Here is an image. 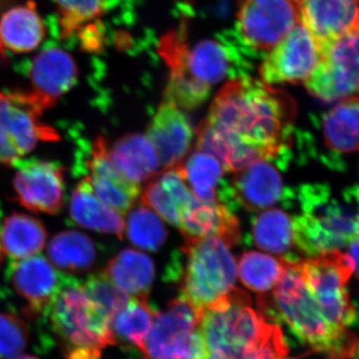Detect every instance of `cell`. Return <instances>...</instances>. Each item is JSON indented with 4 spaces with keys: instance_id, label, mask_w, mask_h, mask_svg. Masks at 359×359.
Segmentation results:
<instances>
[{
    "instance_id": "obj_1",
    "label": "cell",
    "mask_w": 359,
    "mask_h": 359,
    "mask_svg": "<svg viewBox=\"0 0 359 359\" xmlns=\"http://www.w3.org/2000/svg\"><path fill=\"white\" fill-rule=\"evenodd\" d=\"M295 113L282 90L254 78L231 80L196 130V149L233 173L257 160L280 159L292 145Z\"/></svg>"
},
{
    "instance_id": "obj_2",
    "label": "cell",
    "mask_w": 359,
    "mask_h": 359,
    "mask_svg": "<svg viewBox=\"0 0 359 359\" xmlns=\"http://www.w3.org/2000/svg\"><path fill=\"white\" fill-rule=\"evenodd\" d=\"M285 273L273 295L257 297V308L273 323H283L304 346L327 359H347L356 337L348 332L358 321V311L346 295L309 287L299 259H285Z\"/></svg>"
},
{
    "instance_id": "obj_3",
    "label": "cell",
    "mask_w": 359,
    "mask_h": 359,
    "mask_svg": "<svg viewBox=\"0 0 359 359\" xmlns=\"http://www.w3.org/2000/svg\"><path fill=\"white\" fill-rule=\"evenodd\" d=\"M199 323L207 359H280L289 353L280 325L237 287L205 309Z\"/></svg>"
},
{
    "instance_id": "obj_4",
    "label": "cell",
    "mask_w": 359,
    "mask_h": 359,
    "mask_svg": "<svg viewBox=\"0 0 359 359\" xmlns=\"http://www.w3.org/2000/svg\"><path fill=\"white\" fill-rule=\"evenodd\" d=\"M48 316L66 359H100L106 347L116 344L109 314L70 276Z\"/></svg>"
},
{
    "instance_id": "obj_5",
    "label": "cell",
    "mask_w": 359,
    "mask_h": 359,
    "mask_svg": "<svg viewBox=\"0 0 359 359\" xmlns=\"http://www.w3.org/2000/svg\"><path fill=\"white\" fill-rule=\"evenodd\" d=\"M302 214L294 219V245L306 256L339 250L359 235V211L340 204L327 185L302 187Z\"/></svg>"
},
{
    "instance_id": "obj_6",
    "label": "cell",
    "mask_w": 359,
    "mask_h": 359,
    "mask_svg": "<svg viewBox=\"0 0 359 359\" xmlns=\"http://www.w3.org/2000/svg\"><path fill=\"white\" fill-rule=\"evenodd\" d=\"M186 264L180 297L201 316L205 309L235 289L237 262L230 247L219 238L184 241Z\"/></svg>"
},
{
    "instance_id": "obj_7",
    "label": "cell",
    "mask_w": 359,
    "mask_h": 359,
    "mask_svg": "<svg viewBox=\"0 0 359 359\" xmlns=\"http://www.w3.org/2000/svg\"><path fill=\"white\" fill-rule=\"evenodd\" d=\"M47 110L32 91L0 92V163L13 165L42 142H56V130L44 124Z\"/></svg>"
},
{
    "instance_id": "obj_8",
    "label": "cell",
    "mask_w": 359,
    "mask_h": 359,
    "mask_svg": "<svg viewBox=\"0 0 359 359\" xmlns=\"http://www.w3.org/2000/svg\"><path fill=\"white\" fill-rule=\"evenodd\" d=\"M200 316L182 297L163 311H156L143 359H207V348L200 330Z\"/></svg>"
},
{
    "instance_id": "obj_9",
    "label": "cell",
    "mask_w": 359,
    "mask_h": 359,
    "mask_svg": "<svg viewBox=\"0 0 359 359\" xmlns=\"http://www.w3.org/2000/svg\"><path fill=\"white\" fill-rule=\"evenodd\" d=\"M304 85L311 95L323 102L359 96V30L321 52L320 62Z\"/></svg>"
},
{
    "instance_id": "obj_10",
    "label": "cell",
    "mask_w": 359,
    "mask_h": 359,
    "mask_svg": "<svg viewBox=\"0 0 359 359\" xmlns=\"http://www.w3.org/2000/svg\"><path fill=\"white\" fill-rule=\"evenodd\" d=\"M237 20L245 43L254 50L266 52L301 23L294 0H244Z\"/></svg>"
},
{
    "instance_id": "obj_11",
    "label": "cell",
    "mask_w": 359,
    "mask_h": 359,
    "mask_svg": "<svg viewBox=\"0 0 359 359\" xmlns=\"http://www.w3.org/2000/svg\"><path fill=\"white\" fill-rule=\"evenodd\" d=\"M320 56L316 40L299 23L268 52L259 66V76L262 81L271 86L306 83L320 62Z\"/></svg>"
},
{
    "instance_id": "obj_12",
    "label": "cell",
    "mask_w": 359,
    "mask_h": 359,
    "mask_svg": "<svg viewBox=\"0 0 359 359\" xmlns=\"http://www.w3.org/2000/svg\"><path fill=\"white\" fill-rule=\"evenodd\" d=\"M13 180L15 199L32 212L55 215L65 205V168L51 161L18 160Z\"/></svg>"
},
{
    "instance_id": "obj_13",
    "label": "cell",
    "mask_w": 359,
    "mask_h": 359,
    "mask_svg": "<svg viewBox=\"0 0 359 359\" xmlns=\"http://www.w3.org/2000/svg\"><path fill=\"white\" fill-rule=\"evenodd\" d=\"M8 271L14 290L25 299L23 313L29 320L48 314L68 278L40 255L11 262Z\"/></svg>"
},
{
    "instance_id": "obj_14",
    "label": "cell",
    "mask_w": 359,
    "mask_h": 359,
    "mask_svg": "<svg viewBox=\"0 0 359 359\" xmlns=\"http://www.w3.org/2000/svg\"><path fill=\"white\" fill-rule=\"evenodd\" d=\"M299 22L321 52L340 37L359 30V0H294Z\"/></svg>"
},
{
    "instance_id": "obj_15",
    "label": "cell",
    "mask_w": 359,
    "mask_h": 359,
    "mask_svg": "<svg viewBox=\"0 0 359 359\" xmlns=\"http://www.w3.org/2000/svg\"><path fill=\"white\" fill-rule=\"evenodd\" d=\"M195 135L192 123L183 110L173 103L163 101L146 136L155 148L164 171L176 167L185 159Z\"/></svg>"
},
{
    "instance_id": "obj_16",
    "label": "cell",
    "mask_w": 359,
    "mask_h": 359,
    "mask_svg": "<svg viewBox=\"0 0 359 359\" xmlns=\"http://www.w3.org/2000/svg\"><path fill=\"white\" fill-rule=\"evenodd\" d=\"M88 172L99 199L122 215L131 210L140 195V186L120 173L111 159L109 147L103 137H98L92 145Z\"/></svg>"
},
{
    "instance_id": "obj_17",
    "label": "cell",
    "mask_w": 359,
    "mask_h": 359,
    "mask_svg": "<svg viewBox=\"0 0 359 359\" xmlns=\"http://www.w3.org/2000/svg\"><path fill=\"white\" fill-rule=\"evenodd\" d=\"M29 77L33 93L49 109L76 84L78 68L69 53L48 47L33 59Z\"/></svg>"
},
{
    "instance_id": "obj_18",
    "label": "cell",
    "mask_w": 359,
    "mask_h": 359,
    "mask_svg": "<svg viewBox=\"0 0 359 359\" xmlns=\"http://www.w3.org/2000/svg\"><path fill=\"white\" fill-rule=\"evenodd\" d=\"M269 162L257 160L233 173L231 195L248 211L268 209L283 197L282 176Z\"/></svg>"
},
{
    "instance_id": "obj_19",
    "label": "cell",
    "mask_w": 359,
    "mask_h": 359,
    "mask_svg": "<svg viewBox=\"0 0 359 359\" xmlns=\"http://www.w3.org/2000/svg\"><path fill=\"white\" fill-rule=\"evenodd\" d=\"M179 230L184 240L215 237L229 247L240 240V223L231 210L219 202L194 199L180 215Z\"/></svg>"
},
{
    "instance_id": "obj_20",
    "label": "cell",
    "mask_w": 359,
    "mask_h": 359,
    "mask_svg": "<svg viewBox=\"0 0 359 359\" xmlns=\"http://www.w3.org/2000/svg\"><path fill=\"white\" fill-rule=\"evenodd\" d=\"M70 216L81 228L110 233L120 240L124 238L123 215L97 197L88 176L79 182L71 195Z\"/></svg>"
},
{
    "instance_id": "obj_21",
    "label": "cell",
    "mask_w": 359,
    "mask_h": 359,
    "mask_svg": "<svg viewBox=\"0 0 359 359\" xmlns=\"http://www.w3.org/2000/svg\"><path fill=\"white\" fill-rule=\"evenodd\" d=\"M195 199L188 184L175 168L164 170L149 183L142 195V204L160 218L179 228L180 215Z\"/></svg>"
},
{
    "instance_id": "obj_22",
    "label": "cell",
    "mask_w": 359,
    "mask_h": 359,
    "mask_svg": "<svg viewBox=\"0 0 359 359\" xmlns=\"http://www.w3.org/2000/svg\"><path fill=\"white\" fill-rule=\"evenodd\" d=\"M109 153L120 173L136 185L154 178L159 172V158L146 135H126L113 144Z\"/></svg>"
},
{
    "instance_id": "obj_23",
    "label": "cell",
    "mask_w": 359,
    "mask_h": 359,
    "mask_svg": "<svg viewBox=\"0 0 359 359\" xmlns=\"http://www.w3.org/2000/svg\"><path fill=\"white\" fill-rule=\"evenodd\" d=\"M104 273L129 297L147 299L155 280V266L144 252L126 249L111 259Z\"/></svg>"
},
{
    "instance_id": "obj_24",
    "label": "cell",
    "mask_w": 359,
    "mask_h": 359,
    "mask_svg": "<svg viewBox=\"0 0 359 359\" xmlns=\"http://www.w3.org/2000/svg\"><path fill=\"white\" fill-rule=\"evenodd\" d=\"M45 36V27L32 0L15 6L0 18V44L2 48L26 53L36 49Z\"/></svg>"
},
{
    "instance_id": "obj_25",
    "label": "cell",
    "mask_w": 359,
    "mask_h": 359,
    "mask_svg": "<svg viewBox=\"0 0 359 359\" xmlns=\"http://www.w3.org/2000/svg\"><path fill=\"white\" fill-rule=\"evenodd\" d=\"M321 131L330 152L342 155L358 152L359 96L339 100L323 118Z\"/></svg>"
},
{
    "instance_id": "obj_26",
    "label": "cell",
    "mask_w": 359,
    "mask_h": 359,
    "mask_svg": "<svg viewBox=\"0 0 359 359\" xmlns=\"http://www.w3.org/2000/svg\"><path fill=\"white\" fill-rule=\"evenodd\" d=\"M47 231L39 219L13 212L4 219L0 229L2 252L13 261L36 256L46 245Z\"/></svg>"
},
{
    "instance_id": "obj_27",
    "label": "cell",
    "mask_w": 359,
    "mask_h": 359,
    "mask_svg": "<svg viewBox=\"0 0 359 359\" xmlns=\"http://www.w3.org/2000/svg\"><path fill=\"white\" fill-rule=\"evenodd\" d=\"M175 169L185 180L196 199L205 203L219 202L217 189L226 170L214 156L196 149Z\"/></svg>"
},
{
    "instance_id": "obj_28",
    "label": "cell",
    "mask_w": 359,
    "mask_h": 359,
    "mask_svg": "<svg viewBox=\"0 0 359 359\" xmlns=\"http://www.w3.org/2000/svg\"><path fill=\"white\" fill-rule=\"evenodd\" d=\"M48 259L56 269L68 273L89 271L96 259L93 242L76 231H61L49 243Z\"/></svg>"
},
{
    "instance_id": "obj_29",
    "label": "cell",
    "mask_w": 359,
    "mask_h": 359,
    "mask_svg": "<svg viewBox=\"0 0 359 359\" xmlns=\"http://www.w3.org/2000/svg\"><path fill=\"white\" fill-rule=\"evenodd\" d=\"M155 314L147 299L130 297L126 306L112 320L111 327L115 344H127L142 351L154 323Z\"/></svg>"
},
{
    "instance_id": "obj_30",
    "label": "cell",
    "mask_w": 359,
    "mask_h": 359,
    "mask_svg": "<svg viewBox=\"0 0 359 359\" xmlns=\"http://www.w3.org/2000/svg\"><path fill=\"white\" fill-rule=\"evenodd\" d=\"M252 238L259 249L285 257L294 248V219L280 209H269L255 219Z\"/></svg>"
},
{
    "instance_id": "obj_31",
    "label": "cell",
    "mask_w": 359,
    "mask_h": 359,
    "mask_svg": "<svg viewBox=\"0 0 359 359\" xmlns=\"http://www.w3.org/2000/svg\"><path fill=\"white\" fill-rule=\"evenodd\" d=\"M241 283L259 295L275 289L285 273V259L264 252H244L237 264Z\"/></svg>"
},
{
    "instance_id": "obj_32",
    "label": "cell",
    "mask_w": 359,
    "mask_h": 359,
    "mask_svg": "<svg viewBox=\"0 0 359 359\" xmlns=\"http://www.w3.org/2000/svg\"><path fill=\"white\" fill-rule=\"evenodd\" d=\"M128 240L136 247L148 252H157L167 240V230L163 219L146 205L135 208L125 223Z\"/></svg>"
},
{
    "instance_id": "obj_33",
    "label": "cell",
    "mask_w": 359,
    "mask_h": 359,
    "mask_svg": "<svg viewBox=\"0 0 359 359\" xmlns=\"http://www.w3.org/2000/svg\"><path fill=\"white\" fill-rule=\"evenodd\" d=\"M57 6L61 37L71 36L85 23L96 20L103 13L104 0H53Z\"/></svg>"
},
{
    "instance_id": "obj_34",
    "label": "cell",
    "mask_w": 359,
    "mask_h": 359,
    "mask_svg": "<svg viewBox=\"0 0 359 359\" xmlns=\"http://www.w3.org/2000/svg\"><path fill=\"white\" fill-rule=\"evenodd\" d=\"M83 287L90 299L109 314L112 320L130 299L129 295L118 289L104 271L90 276Z\"/></svg>"
},
{
    "instance_id": "obj_35",
    "label": "cell",
    "mask_w": 359,
    "mask_h": 359,
    "mask_svg": "<svg viewBox=\"0 0 359 359\" xmlns=\"http://www.w3.org/2000/svg\"><path fill=\"white\" fill-rule=\"evenodd\" d=\"M29 330L18 316L0 313V359H13L26 348Z\"/></svg>"
},
{
    "instance_id": "obj_36",
    "label": "cell",
    "mask_w": 359,
    "mask_h": 359,
    "mask_svg": "<svg viewBox=\"0 0 359 359\" xmlns=\"http://www.w3.org/2000/svg\"><path fill=\"white\" fill-rule=\"evenodd\" d=\"M347 255L353 259L354 275L359 280V235L355 236L347 245Z\"/></svg>"
},
{
    "instance_id": "obj_37",
    "label": "cell",
    "mask_w": 359,
    "mask_h": 359,
    "mask_svg": "<svg viewBox=\"0 0 359 359\" xmlns=\"http://www.w3.org/2000/svg\"><path fill=\"white\" fill-rule=\"evenodd\" d=\"M13 359H39L37 358H34V356L32 355H23V356H18V358Z\"/></svg>"
},
{
    "instance_id": "obj_38",
    "label": "cell",
    "mask_w": 359,
    "mask_h": 359,
    "mask_svg": "<svg viewBox=\"0 0 359 359\" xmlns=\"http://www.w3.org/2000/svg\"><path fill=\"white\" fill-rule=\"evenodd\" d=\"M2 255H4V252H2L1 245H0V264H1L2 262Z\"/></svg>"
},
{
    "instance_id": "obj_39",
    "label": "cell",
    "mask_w": 359,
    "mask_h": 359,
    "mask_svg": "<svg viewBox=\"0 0 359 359\" xmlns=\"http://www.w3.org/2000/svg\"><path fill=\"white\" fill-rule=\"evenodd\" d=\"M0 53L4 54V49H2L1 44H0Z\"/></svg>"
},
{
    "instance_id": "obj_40",
    "label": "cell",
    "mask_w": 359,
    "mask_h": 359,
    "mask_svg": "<svg viewBox=\"0 0 359 359\" xmlns=\"http://www.w3.org/2000/svg\"><path fill=\"white\" fill-rule=\"evenodd\" d=\"M280 359H287V358H280Z\"/></svg>"
}]
</instances>
